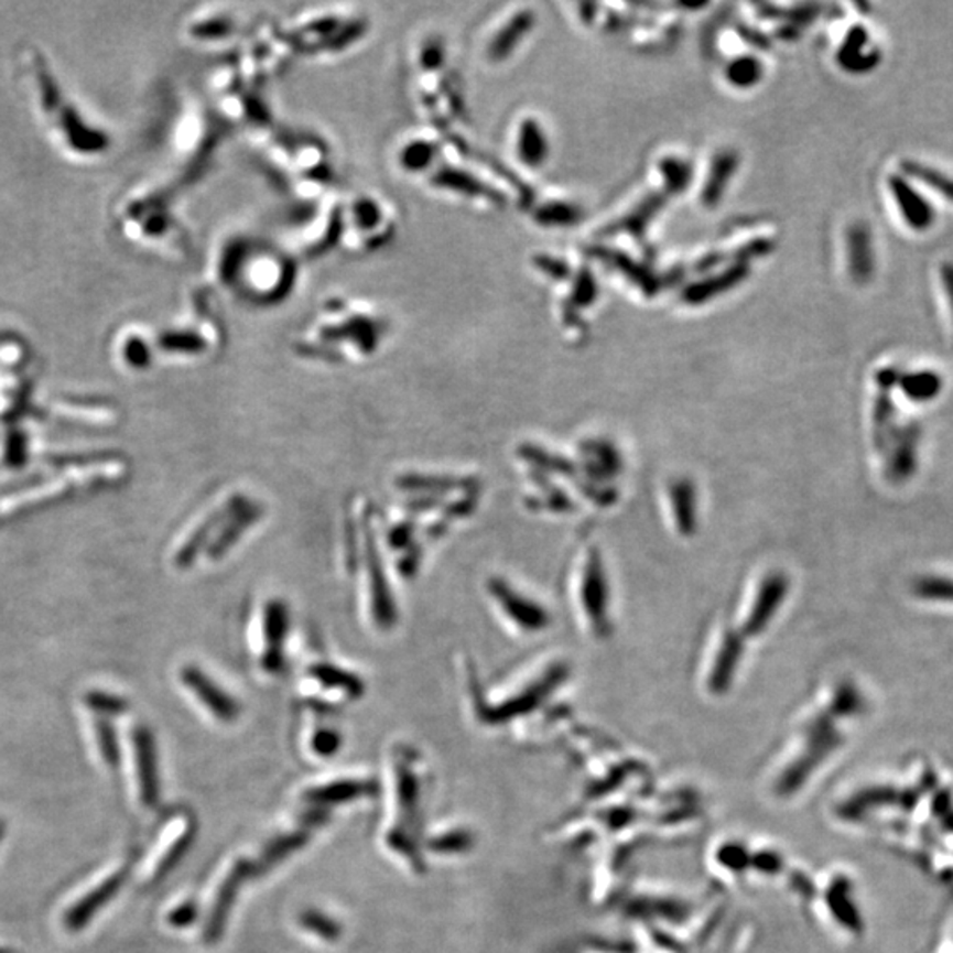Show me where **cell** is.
<instances>
[{
    "label": "cell",
    "instance_id": "obj_1",
    "mask_svg": "<svg viewBox=\"0 0 953 953\" xmlns=\"http://www.w3.org/2000/svg\"><path fill=\"white\" fill-rule=\"evenodd\" d=\"M418 799L419 786L415 776H413L409 765L400 762L398 765V805H400V817L404 825L400 830H391L389 844L403 855L410 856L413 864H419L418 849H415V843H413L407 829L410 826V832H412L413 823L418 821Z\"/></svg>",
    "mask_w": 953,
    "mask_h": 953
},
{
    "label": "cell",
    "instance_id": "obj_2",
    "mask_svg": "<svg viewBox=\"0 0 953 953\" xmlns=\"http://www.w3.org/2000/svg\"><path fill=\"white\" fill-rule=\"evenodd\" d=\"M133 744L140 799L147 808H155L160 802V777H158V752H155L152 733L147 727H137Z\"/></svg>",
    "mask_w": 953,
    "mask_h": 953
},
{
    "label": "cell",
    "instance_id": "obj_3",
    "mask_svg": "<svg viewBox=\"0 0 953 953\" xmlns=\"http://www.w3.org/2000/svg\"><path fill=\"white\" fill-rule=\"evenodd\" d=\"M489 592L498 600L501 609L506 611L507 617L515 620L516 626L523 627L524 630H541L542 627L550 624L548 621L550 617L541 604H535L533 600L527 599L524 595H519V592H516L507 583L492 580Z\"/></svg>",
    "mask_w": 953,
    "mask_h": 953
},
{
    "label": "cell",
    "instance_id": "obj_4",
    "mask_svg": "<svg viewBox=\"0 0 953 953\" xmlns=\"http://www.w3.org/2000/svg\"><path fill=\"white\" fill-rule=\"evenodd\" d=\"M182 682L193 691L198 700L204 703L205 708L210 710L223 723H230L239 715V705L234 697L219 687L218 683L209 680L204 671L196 668H184L181 673Z\"/></svg>",
    "mask_w": 953,
    "mask_h": 953
},
{
    "label": "cell",
    "instance_id": "obj_5",
    "mask_svg": "<svg viewBox=\"0 0 953 953\" xmlns=\"http://www.w3.org/2000/svg\"><path fill=\"white\" fill-rule=\"evenodd\" d=\"M122 882H124V873L111 874L110 878L105 879L87 896L82 897L72 909H67L66 917H64V925H66L67 931L76 932L84 929L93 920L94 914L98 913L99 909L107 906L108 900L113 899L119 894Z\"/></svg>",
    "mask_w": 953,
    "mask_h": 953
},
{
    "label": "cell",
    "instance_id": "obj_6",
    "mask_svg": "<svg viewBox=\"0 0 953 953\" xmlns=\"http://www.w3.org/2000/svg\"><path fill=\"white\" fill-rule=\"evenodd\" d=\"M246 876H248V865L237 864L228 873L227 879H225L221 888H219L213 909H210L209 920H207V925H205V940L209 941V943L210 941L218 940L219 935H221L231 902L236 899L237 888H239L240 882H242Z\"/></svg>",
    "mask_w": 953,
    "mask_h": 953
},
{
    "label": "cell",
    "instance_id": "obj_7",
    "mask_svg": "<svg viewBox=\"0 0 953 953\" xmlns=\"http://www.w3.org/2000/svg\"><path fill=\"white\" fill-rule=\"evenodd\" d=\"M891 189L896 195L897 207L909 228L923 231L934 223V210L920 193L909 186L908 182L891 178Z\"/></svg>",
    "mask_w": 953,
    "mask_h": 953
},
{
    "label": "cell",
    "instance_id": "obj_8",
    "mask_svg": "<svg viewBox=\"0 0 953 953\" xmlns=\"http://www.w3.org/2000/svg\"><path fill=\"white\" fill-rule=\"evenodd\" d=\"M377 791V786L369 781H336L320 786L307 791V802L316 805H333V803L350 802V800L368 797Z\"/></svg>",
    "mask_w": 953,
    "mask_h": 953
},
{
    "label": "cell",
    "instance_id": "obj_9",
    "mask_svg": "<svg viewBox=\"0 0 953 953\" xmlns=\"http://www.w3.org/2000/svg\"><path fill=\"white\" fill-rule=\"evenodd\" d=\"M286 621H289V618H286L284 606H281V604H271L269 609H267V638L271 636L272 643L281 645V641H283ZM274 645H272V650L266 659V668H269V670L278 668V664H275Z\"/></svg>",
    "mask_w": 953,
    "mask_h": 953
},
{
    "label": "cell",
    "instance_id": "obj_10",
    "mask_svg": "<svg viewBox=\"0 0 953 953\" xmlns=\"http://www.w3.org/2000/svg\"><path fill=\"white\" fill-rule=\"evenodd\" d=\"M301 925L306 931L318 935L320 940L336 941L342 935L339 923L334 922L333 918L328 917V914L320 913L315 909H310L306 913L301 914Z\"/></svg>",
    "mask_w": 953,
    "mask_h": 953
},
{
    "label": "cell",
    "instance_id": "obj_11",
    "mask_svg": "<svg viewBox=\"0 0 953 953\" xmlns=\"http://www.w3.org/2000/svg\"><path fill=\"white\" fill-rule=\"evenodd\" d=\"M313 674H315L316 679L327 683V685L342 689L350 697L360 696V691H362L359 680H355V676H351V674L337 670L333 665H318V668L313 670Z\"/></svg>",
    "mask_w": 953,
    "mask_h": 953
},
{
    "label": "cell",
    "instance_id": "obj_12",
    "mask_svg": "<svg viewBox=\"0 0 953 953\" xmlns=\"http://www.w3.org/2000/svg\"><path fill=\"white\" fill-rule=\"evenodd\" d=\"M96 736H98L99 752L108 767L117 768L120 762L119 740H117L116 727L108 721L96 723Z\"/></svg>",
    "mask_w": 953,
    "mask_h": 953
},
{
    "label": "cell",
    "instance_id": "obj_13",
    "mask_svg": "<svg viewBox=\"0 0 953 953\" xmlns=\"http://www.w3.org/2000/svg\"><path fill=\"white\" fill-rule=\"evenodd\" d=\"M191 837H193V829H186L182 832L181 837L175 838V843L169 847V852L161 856L160 864L155 867V879L163 878L164 874L177 865V862L181 860L182 855L186 853L187 846L191 844Z\"/></svg>",
    "mask_w": 953,
    "mask_h": 953
},
{
    "label": "cell",
    "instance_id": "obj_14",
    "mask_svg": "<svg viewBox=\"0 0 953 953\" xmlns=\"http://www.w3.org/2000/svg\"><path fill=\"white\" fill-rule=\"evenodd\" d=\"M472 838L468 832H448L440 837L431 838L430 849L436 853L465 852L470 847Z\"/></svg>",
    "mask_w": 953,
    "mask_h": 953
},
{
    "label": "cell",
    "instance_id": "obj_15",
    "mask_svg": "<svg viewBox=\"0 0 953 953\" xmlns=\"http://www.w3.org/2000/svg\"><path fill=\"white\" fill-rule=\"evenodd\" d=\"M85 703L89 706L94 712H99V714L105 715H117L122 714L126 710V701L120 700V697L111 696V694H105V692H90L85 696Z\"/></svg>",
    "mask_w": 953,
    "mask_h": 953
},
{
    "label": "cell",
    "instance_id": "obj_16",
    "mask_svg": "<svg viewBox=\"0 0 953 953\" xmlns=\"http://www.w3.org/2000/svg\"><path fill=\"white\" fill-rule=\"evenodd\" d=\"M914 170H909V172H913L917 177L925 181L929 186L934 187L938 193L941 195L949 196L950 201H953V181H950L949 177H944V175H940V173L932 172V170L920 169L914 164Z\"/></svg>",
    "mask_w": 953,
    "mask_h": 953
},
{
    "label": "cell",
    "instance_id": "obj_17",
    "mask_svg": "<svg viewBox=\"0 0 953 953\" xmlns=\"http://www.w3.org/2000/svg\"><path fill=\"white\" fill-rule=\"evenodd\" d=\"M342 747V736L334 732H318L313 738V750L320 756H333Z\"/></svg>",
    "mask_w": 953,
    "mask_h": 953
},
{
    "label": "cell",
    "instance_id": "obj_18",
    "mask_svg": "<svg viewBox=\"0 0 953 953\" xmlns=\"http://www.w3.org/2000/svg\"><path fill=\"white\" fill-rule=\"evenodd\" d=\"M302 843H304V837L299 834L290 835V837H281L280 841H275V844H272V846L267 849L266 858L267 860H280L281 856L289 855L293 849H297Z\"/></svg>",
    "mask_w": 953,
    "mask_h": 953
},
{
    "label": "cell",
    "instance_id": "obj_19",
    "mask_svg": "<svg viewBox=\"0 0 953 953\" xmlns=\"http://www.w3.org/2000/svg\"><path fill=\"white\" fill-rule=\"evenodd\" d=\"M196 918V906L193 902H186V905L178 906L175 911H172L169 917V923L173 927H187L189 923L195 922Z\"/></svg>",
    "mask_w": 953,
    "mask_h": 953
},
{
    "label": "cell",
    "instance_id": "obj_20",
    "mask_svg": "<svg viewBox=\"0 0 953 953\" xmlns=\"http://www.w3.org/2000/svg\"><path fill=\"white\" fill-rule=\"evenodd\" d=\"M943 284L946 292H949V301L950 306H952L953 313V267L944 266L943 267Z\"/></svg>",
    "mask_w": 953,
    "mask_h": 953
},
{
    "label": "cell",
    "instance_id": "obj_21",
    "mask_svg": "<svg viewBox=\"0 0 953 953\" xmlns=\"http://www.w3.org/2000/svg\"><path fill=\"white\" fill-rule=\"evenodd\" d=\"M4 832H6V825H4V823H2V821H0V841H2V837H4Z\"/></svg>",
    "mask_w": 953,
    "mask_h": 953
}]
</instances>
